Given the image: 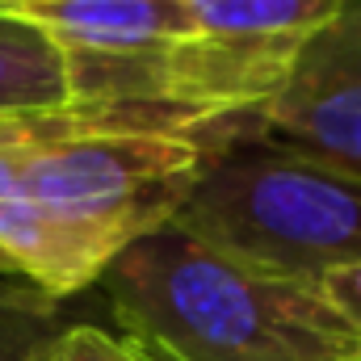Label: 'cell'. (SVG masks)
<instances>
[{"label":"cell","instance_id":"obj_11","mask_svg":"<svg viewBox=\"0 0 361 361\" xmlns=\"http://www.w3.org/2000/svg\"><path fill=\"white\" fill-rule=\"evenodd\" d=\"M38 4H51V0H0V13H30V8H38Z\"/></svg>","mask_w":361,"mask_h":361},{"label":"cell","instance_id":"obj_2","mask_svg":"<svg viewBox=\"0 0 361 361\" xmlns=\"http://www.w3.org/2000/svg\"><path fill=\"white\" fill-rule=\"evenodd\" d=\"M97 286L126 341L173 361H361V336L319 286L177 223L130 244Z\"/></svg>","mask_w":361,"mask_h":361},{"label":"cell","instance_id":"obj_8","mask_svg":"<svg viewBox=\"0 0 361 361\" xmlns=\"http://www.w3.org/2000/svg\"><path fill=\"white\" fill-rule=\"evenodd\" d=\"M68 324L72 319L59 298L0 273V361H30L42 341H51Z\"/></svg>","mask_w":361,"mask_h":361},{"label":"cell","instance_id":"obj_1","mask_svg":"<svg viewBox=\"0 0 361 361\" xmlns=\"http://www.w3.org/2000/svg\"><path fill=\"white\" fill-rule=\"evenodd\" d=\"M261 114L80 97L0 118V273L68 302L169 227Z\"/></svg>","mask_w":361,"mask_h":361},{"label":"cell","instance_id":"obj_10","mask_svg":"<svg viewBox=\"0 0 361 361\" xmlns=\"http://www.w3.org/2000/svg\"><path fill=\"white\" fill-rule=\"evenodd\" d=\"M324 298L349 319V328L361 336V265H349V269H332L324 281H319Z\"/></svg>","mask_w":361,"mask_h":361},{"label":"cell","instance_id":"obj_7","mask_svg":"<svg viewBox=\"0 0 361 361\" xmlns=\"http://www.w3.org/2000/svg\"><path fill=\"white\" fill-rule=\"evenodd\" d=\"M202 38L231 47L298 51L324 30L345 0H185Z\"/></svg>","mask_w":361,"mask_h":361},{"label":"cell","instance_id":"obj_4","mask_svg":"<svg viewBox=\"0 0 361 361\" xmlns=\"http://www.w3.org/2000/svg\"><path fill=\"white\" fill-rule=\"evenodd\" d=\"M261 139L361 173V0L315 30L261 114Z\"/></svg>","mask_w":361,"mask_h":361},{"label":"cell","instance_id":"obj_6","mask_svg":"<svg viewBox=\"0 0 361 361\" xmlns=\"http://www.w3.org/2000/svg\"><path fill=\"white\" fill-rule=\"evenodd\" d=\"M80 97H92L89 55L68 51L25 17L0 13V118L68 105Z\"/></svg>","mask_w":361,"mask_h":361},{"label":"cell","instance_id":"obj_5","mask_svg":"<svg viewBox=\"0 0 361 361\" xmlns=\"http://www.w3.org/2000/svg\"><path fill=\"white\" fill-rule=\"evenodd\" d=\"M80 55H156L180 42H197L202 30L185 0H51L17 13Z\"/></svg>","mask_w":361,"mask_h":361},{"label":"cell","instance_id":"obj_12","mask_svg":"<svg viewBox=\"0 0 361 361\" xmlns=\"http://www.w3.org/2000/svg\"><path fill=\"white\" fill-rule=\"evenodd\" d=\"M130 345H135V341H130ZM135 353H139L143 361H173L169 353H156V349H143V345H135Z\"/></svg>","mask_w":361,"mask_h":361},{"label":"cell","instance_id":"obj_9","mask_svg":"<svg viewBox=\"0 0 361 361\" xmlns=\"http://www.w3.org/2000/svg\"><path fill=\"white\" fill-rule=\"evenodd\" d=\"M30 361H143L126 336H114L89 319H72L63 332L42 341Z\"/></svg>","mask_w":361,"mask_h":361},{"label":"cell","instance_id":"obj_3","mask_svg":"<svg viewBox=\"0 0 361 361\" xmlns=\"http://www.w3.org/2000/svg\"><path fill=\"white\" fill-rule=\"evenodd\" d=\"M180 231L319 286L361 265V173L269 139L235 143L193 189Z\"/></svg>","mask_w":361,"mask_h":361}]
</instances>
